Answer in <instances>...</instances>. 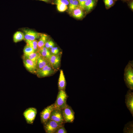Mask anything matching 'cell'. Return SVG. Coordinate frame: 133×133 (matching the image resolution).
<instances>
[{
	"instance_id": "33",
	"label": "cell",
	"mask_w": 133,
	"mask_h": 133,
	"mask_svg": "<svg viewBox=\"0 0 133 133\" xmlns=\"http://www.w3.org/2000/svg\"><path fill=\"white\" fill-rule=\"evenodd\" d=\"M40 1H43L46 2H49L51 1V0H38Z\"/></svg>"
},
{
	"instance_id": "4",
	"label": "cell",
	"mask_w": 133,
	"mask_h": 133,
	"mask_svg": "<svg viewBox=\"0 0 133 133\" xmlns=\"http://www.w3.org/2000/svg\"><path fill=\"white\" fill-rule=\"evenodd\" d=\"M64 125L50 119L43 124L45 131L47 133H55L57 129Z\"/></svg>"
},
{
	"instance_id": "12",
	"label": "cell",
	"mask_w": 133,
	"mask_h": 133,
	"mask_svg": "<svg viewBox=\"0 0 133 133\" xmlns=\"http://www.w3.org/2000/svg\"><path fill=\"white\" fill-rule=\"evenodd\" d=\"M23 59L24 65L27 69L30 72L36 73L37 71L36 62L29 59Z\"/></svg>"
},
{
	"instance_id": "20",
	"label": "cell",
	"mask_w": 133,
	"mask_h": 133,
	"mask_svg": "<svg viewBox=\"0 0 133 133\" xmlns=\"http://www.w3.org/2000/svg\"><path fill=\"white\" fill-rule=\"evenodd\" d=\"M14 42L17 43L24 39V35L23 32L18 31L14 34L13 37Z\"/></svg>"
},
{
	"instance_id": "32",
	"label": "cell",
	"mask_w": 133,
	"mask_h": 133,
	"mask_svg": "<svg viewBox=\"0 0 133 133\" xmlns=\"http://www.w3.org/2000/svg\"><path fill=\"white\" fill-rule=\"evenodd\" d=\"M129 5L130 9L132 11L133 10V1H131L129 3Z\"/></svg>"
},
{
	"instance_id": "11",
	"label": "cell",
	"mask_w": 133,
	"mask_h": 133,
	"mask_svg": "<svg viewBox=\"0 0 133 133\" xmlns=\"http://www.w3.org/2000/svg\"><path fill=\"white\" fill-rule=\"evenodd\" d=\"M60 55V54L56 55L51 54L48 59L50 63L55 71L59 68L61 62Z\"/></svg>"
},
{
	"instance_id": "31",
	"label": "cell",
	"mask_w": 133,
	"mask_h": 133,
	"mask_svg": "<svg viewBox=\"0 0 133 133\" xmlns=\"http://www.w3.org/2000/svg\"><path fill=\"white\" fill-rule=\"evenodd\" d=\"M54 3L56 4L60 3L67 5L69 4V0H55Z\"/></svg>"
},
{
	"instance_id": "16",
	"label": "cell",
	"mask_w": 133,
	"mask_h": 133,
	"mask_svg": "<svg viewBox=\"0 0 133 133\" xmlns=\"http://www.w3.org/2000/svg\"><path fill=\"white\" fill-rule=\"evenodd\" d=\"M71 13L73 17L78 19L82 18L84 15L83 10L80 7L73 10Z\"/></svg>"
},
{
	"instance_id": "15",
	"label": "cell",
	"mask_w": 133,
	"mask_h": 133,
	"mask_svg": "<svg viewBox=\"0 0 133 133\" xmlns=\"http://www.w3.org/2000/svg\"><path fill=\"white\" fill-rule=\"evenodd\" d=\"M49 63L48 60L40 55L37 58L36 61L37 71L41 69Z\"/></svg>"
},
{
	"instance_id": "23",
	"label": "cell",
	"mask_w": 133,
	"mask_h": 133,
	"mask_svg": "<svg viewBox=\"0 0 133 133\" xmlns=\"http://www.w3.org/2000/svg\"><path fill=\"white\" fill-rule=\"evenodd\" d=\"M29 45L35 50V52L38 51L37 44L38 41L36 40L25 41Z\"/></svg>"
},
{
	"instance_id": "35",
	"label": "cell",
	"mask_w": 133,
	"mask_h": 133,
	"mask_svg": "<svg viewBox=\"0 0 133 133\" xmlns=\"http://www.w3.org/2000/svg\"><path fill=\"white\" fill-rule=\"evenodd\" d=\"M115 0L116 1V0Z\"/></svg>"
},
{
	"instance_id": "17",
	"label": "cell",
	"mask_w": 133,
	"mask_h": 133,
	"mask_svg": "<svg viewBox=\"0 0 133 133\" xmlns=\"http://www.w3.org/2000/svg\"><path fill=\"white\" fill-rule=\"evenodd\" d=\"M98 0H87L85 3V10L87 12L91 11L94 7Z\"/></svg>"
},
{
	"instance_id": "28",
	"label": "cell",
	"mask_w": 133,
	"mask_h": 133,
	"mask_svg": "<svg viewBox=\"0 0 133 133\" xmlns=\"http://www.w3.org/2000/svg\"><path fill=\"white\" fill-rule=\"evenodd\" d=\"M79 7V2L78 0H74L72 6L70 9L69 11L71 13L72 11L74 9Z\"/></svg>"
},
{
	"instance_id": "10",
	"label": "cell",
	"mask_w": 133,
	"mask_h": 133,
	"mask_svg": "<svg viewBox=\"0 0 133 133\" xmlns=\"http://www.w3.org/2000/svg\"><path fill=\"white\" fill-rule=\"evenodd\" d=\"M125 103L130 112L133 116V92L129 89L125 95Z\"/></svg>"
},
{
	"instance_id": "18",
	"label": "cell",
	"mask_w": 133,
	"mask_h": 133,
	"mask_svg": "<svg viewBox=\"0 0 133 133\" xmlns=\"http://www.w3.org/2000/svg\"><path fill=\"white\" fill-rule=\"evenodd\" d=\"M40 55L38 51L29 54L24 55L23 59L27 58L36 62L37 58Z\"/></svg>"
},
{
	"instance_id": "19",
	"label": "cell",
	"mask_w": 133,
	"mask_h": 133,
	"mask_svg": "<svg viewBox=\"0 0 133 133\" xmlns=\"http://www.w3.org/2000/svg\"><path fill=\"white\" fill-rule=\"evenodd\" d=\"M38 51L42 56L48 60L51 55L50 50L45 46Z\"/></svg>"
},
{
	"instance_id": "2",
	"label": "cell",
	"mask_w": 133,
	"mask_h": 133,
	"mask_svg": "<svg viewBox=\"0 0 133 133\" xmlns=\"http://www.w3.org/2000/svg\"><path fill=\"white\" fill-rule=\"evenodd\" d=\"M67 95L65 90H59L56 100L54 103L55 108L62 110L67 105Z\"/></svg>"
},
{
	"instance_id": "7",
	"label": "cell",
	"mask_w": 133,
	"mask_h": 133,
	"mask_svg": "<svg viewBox=\"0 0 133 133\" xmlns=\"http://www.w3.org/2000/svg\"><path fill=\"white\" fill-rule=\"evenodd\" d=\"M55 109L54 103H53L45 108L41 112V121L43 124L50 119L51 112Z\"/></svg>"
},
{
	"instance_id": "14",
	"label": "cell",
	"mask_w": 133,
	"mask_h": 133,
	"mask_svg": "<svg viewBox=\"0 0 133 133\" xmlns=\"http://www.w3.org/2000/svg\"><path fill=\"white\" fill-rule=\"evenodd\" d=\"M48 36L44 33H41L37 44L38 51L45 46V44L48 40Z\"/></svg>"
},
{
	"instance_id": "9",
	"label": "cell",
	"mask_w": 133,
	"mask_h": 133,
	"mask_svg": "<svg viewBox=\"0 0 133 133\" xmlns=\"http://www.w3.org/2000/svg\"><path fill=\"white\" fill-rule=\"evenodd\" d=\"M49 119L61 124L65 123L62 110L58 109H55L52 111Z\"/></svg>"
},
{
	"instance_id": "36",
	"label": "cell",
	"mask_w": 133,
	"mask_h": 133,
	"mask_svg": "<svg viewBox=\"0 0 133 133\" xmlns=\"http://www.w3.org/2000/svg\"></svg>"
},
{
	"instance_id": "27",
	"label": "cell",
	"mask_w": 133,
	"mask_h": 133,
	"mask_svg": "<svg viewBox=\"0 0 133 133\" xmlns=\"http://www.w3.org/2000/svg\"><path fill=\"white\" fill-rule=\"evenodd\" d=\"M50 50L51 54H58L60 53V50L59 48L57 47H54Z\"/></svg>"
},
{
	"instance_id": "26",
	"label": "cell",
	"mask_w": 133,
	"mask_h": 133,
	"mask_svg": "<svg viewBox=\"0 0 133 133\" xmlns=\"http://www.w3.org/2000/svg\"><path fill=\"white\" fill-rule=\"evenodd\" d=\"M54 42L51 40H48L46 43L45 47L49 50L54 47Z\"/></svg>"
},
{
	"instance_id": "6",
	"label": "cell",
	"mask_w": 133,
	"mask_h": 133,
	"mask_svg": "<svg viewBox=\"0 0 133 133\" xmlns=\"http://www.w3.org/2000/svg\"><path fill=\"white\" fill-rule=\"evenodd\" d=\"M55 71L49 63L41 69L37 70L36 73L38 77L42 78L53 74Z\"/></svg>"
},
{
	"instance_id": "1",
	"label": "cell",
	"mask_w": 133,
	"mask_h": 133,
	"mask_svg": "<svg viewBox=\"0 0 133 133\" xmlns=\"http://www.w3.org/2000/svg\"><path fill=\"white\" fill-rule=\"evenodd\" d=\"M124 80L127 87L133 90V61H130L124 69Z\"/></svg>"
},
{
	"instance_id": "24",
	"label": "cell",
	"mask_w": 133,
	"mask_h": 133,
	"mask_svg": "<svg viewBox=\"0 0 133 133\" xmlns=\"http://www.w3.org/2000/svg\"><path fill=\"white\" fill-rule=\"evenodd\" d=\"M115 0H103L106 8L109 9L114 4Z\"/></svg>"
},
{
	"instance_id": "29",
	"label": "cell",
	"mask_w": 133,
	"mask_h": 133,
	"mask_svg": "<svg viewBox=\"0 0 133 133\" xmlns=\"http://www.w3.org/2000/svg\"><path fill=\"white\" fill-rule=\"evenodd\" d=\"M67 131L64 126V125L60 126L57 130L55 133H66Z\"/></svg>"
},
{
	"instance_id": "22",
	"label": "cell",
	"mask_w": 133,
	"mask_h": 133,
	"mask_svg": "<svg viewBox=\"0 0 133 133\" xmlns=\"http://www.w3.org/2000/svg\"><path fill=\"white\" fill-rule=\"evenodd\" d=\"M35 52L33 49L27 43L23 49L24 55L29 54Z\"/></svg>"
},
{
	"instance_id": "25",
	"label": "cell",
	"mask_w": 133,
	"mask_h": 133,
	"mask_svg": "<svg viewBox=\"0 0 133 133\" xmlns=\"http://www.w3.org/2000/svg\"><path fill=\"white\" fill-rule=\"evenodd\" d=\"M57 10L60 12L65 11L67 8V5L61 3H58L56 4Z\"/></svg>"
},
{
	"instance_id": "34",
	"label": "cell",
	"mask_w": 133,
	"mask_h": 133,
	"mask_svg": "<svg viewBox=\"0 0 133 133\" xmlns=\"http://www.w3.org/2000/svg\"></svg>"
},
{
	"instance_id": "21",
	"label": "cell",
	"mask_w": 133,
	"mask_h": 133,
	"mask_svg": "<svg viewBox=\"0 0 133 133\" xmlns=\"http://www.w3.org/2000/svg\"><path fill=\"white\" fill-rule=\"evenodd\" d=\"M123 130L124 133H133V121L128 123L125 126Z\"/></svg>"
},
{
	"instance_id": "30",
	"label": "cell",
	"mask_w": 133,
	"mask_h": 133,
	"mask_svg": "<svg viewBox=\"0 0 133 133\" xmlns=\"http://www.w3.org/2000/svg\"><path fill=\"white\" fill-rule=\"evenodd\" d=\"M79 6L83 10H85V3L87 0H78Z\"/></svg>"
},
{
	"instance_id": "8",
	"label": "cell",
	"mask_w": 133,
	"mask_h": 133,
	"mask_svg": "<svg viewBox=\"0 0 133 133\" xmlns=\"http://www.w3.org/2000/svg\"><path fill=\"white\" fill-rule=\"evenodd\" d=\"M21 30L24 34L25 41L36 40L40 38L41 34L29 29L23 28Z\"/></svg>"
},
{
	"instance_id": "13",
	"label": "cell",
	"mask_w": 133,
	"mask_h": 133,
	"mask_svg": "<svg viewBox=\"0 0 133 133\" xmlns=\"http://www.w3.org/2000/svg\"><path fill=\"white\" fill-rule=\"evenodd\" d=\"M58 85L59 90H65L66 86V82L63 71L62 70H60Z\"/></svg>"
},
{
	"instance_id": "3",
	"label": "cell",
	"mask_w": 133,
	"mask_h": 133,
	"mask_svg": "<svg viewBox=\"0 0 133 133\" xmlns=\"http://www.w3.org/2000/svg\"><path fill=\"white\" fill-rule=\"evenodd\" d=\"M37 113V109L34 107H30L25 110L23 115L27 123L31 124H33Z\"/></svg>"
},
{
	"instance_id": "5",
	"label": "cell",
	"mask_w": 133,
	"mask_h": 133,
	"mask_svg": "<svg viewBox=\"0 0 133 133\" xmlns=\"http://www.w3.org/2000/svg\"><path fill=\"white\" fill-rule=\"evenodd\" d=\"M62 110L65 123L73 122L75 118L74 113L71 107L67 105Z\"/></svg>"
}]
</instances>
